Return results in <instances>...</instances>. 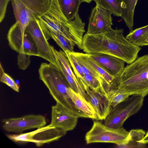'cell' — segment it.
<instances>
[{
  "instance_id": "1",
  "label": "cell",
  "mask_w": 148,
  "mask_h": 148,
  "mask_svg": "<svg viewBox=\"0 0 148 148\" xmlns=\"http://www.w3.org/2000/svg\"><path fill=\"white\" fill-rule=\"evenodd\" d=\"M123 29L111 30L94 34H86L83 36L82 49L88 54L103 53L119 58L128 64L137 58L141 50L127 40Z\"/></svg>"
},
{
  "instance_id": "2",
  "label": "cell",
  "mask_w": 148,
  "mask_h": 148,
  "mask_svg": "<svg viewBox=\"0 0 148 148\" xmlns=\"http://www.w3.org/2000/svg\"><path fill=\"white\" fill-rule=\"evenodd\" d=\"M39 19L49 30L63 36L82 49L85 23L78 13L74 20L68 21L61 10L58 0H51L48 10Z\"/></svg>"
},
{
  "instance_id": "3",
  "label": "cell",
  "mask_w": 148,
  "mask_h": 148,
  "mask_svg": "<svg viewBox=\"0 0 148 148\" xmlns=\"http://www.w3.org/2000/svg\"><path fill=\"white\" fill-rule=\"evenodd\" d=\"M115 81L118 91L144 97L148 94V54L137 58L125 67Z\"/></svg>"
},
{
  "instance_id": "4",
  "label": "cell",
  "mask_w": 148,
  "mask_h": 148,
  "mask_svg": "<svg viewBox=\"0 0 148 148\" xmlns=\"http://www.w3.org/2000/svg\"><path fill=\"white\" fill-rule=\"evenodd\" d=\"M39 79L56 101L79 117L86 118L75 106L68 93L70 88L61 69L49 63L41 64L38 70Z\"/></svg>"
},
{
  "instance_id": "5",
  "label": "cell",
  "mask_w": 148,
  "mask_h": 148,
  "mask_svg": "<svg viewBox=\"0 0 148 148\" xmlns=\"http://www.w3.org/2000/svg\"><path fill=\"white\" fill-rule=\"evenodd\" d=\"M16 22L22 34L32 20L39 18L48 10L51 0H10Z\"/></svg>"
},
{
  "instance_id": "6",
  "label": "cell",
  "mask_w": 148,
  "mask_h": 148,
  "mask_svg": "<svg viewBox=\"0 0 148 148\" xmlns=\"http://www.w3.org/2000/svg\"><path fill=\"white\" fill-rule=\"evenodd\" d=\"M144 98L141 96L132 95L112 108L104 120V125L115 129L123 127L125 121L140 109L143 104Z\"/></svg>"
},
{
  "instance_id": "7",
  "label": "cell",
  "mask_w": 148,
  "mask_h": 148,
  "mask_svg": "<svg viewBox=\"0 0 148 148\" xmlns=\"http://www.w3.org/2000/svg\"><path fill=\"white\" fill-rule=\"evenodd\" d=\"M66 132L49 124L29 132L8 134L7 137L13 142L20 143H32L37 147L57 141Z\"/></svg>"
},
{
  "instance_id": "8",
  "label": "cell",
  "mask_w": 148,
  "mask_h": 148,
  "mask_svg": "<svg viewBox=\"0 0 148 148\" xmlns=\"http://www.w3.org/2000/svg\"><path fill=\"white\" fill-rule=\"evenodd\" d=\"M129 132L123 127L115 129L106 126L99 121H94L91 128L86 134L87 144L95 143H108L118 145L127 138Z\"/></svg>"
},
{
  "instance_id": "9",
  "label": "cell",
  "mask_w": 148,
  "mask_h": 148,
  "mask_svg": "<svg viewBox=\"0 0 148 148\" xmlns=\"http://www.w3.org/2000/svg\"><path fill=\"white\" fill-rule=\"evenodd\" d=\"M25 31L31 36L35 43L38 51V56L59 68L52 46L47 41L48 39L39 19L36 18L31 21Z\"/></svg>"
},
{
  "instance_id": "10",
  "label": "cell",
  "mask_w": 148,
  "mask_h": 148,
  "mask_svg": "<svg viewBox=\"0 0 148 148\" xmlns=\"http://www.w3.org/2000/svg\"><path fill=\"white\" fill-rule=\"evenodd\" d=\"M7 39L11 48L17 52L38 56V51L32 38L25 30L23 35L17 23L10 28L7 34Z\"/></svg>"
},
{
  "instance_id": "11",
  "label": "cell",
  "mask_w": 148,
  "mask_h": 148,
  "mask_svg": "<svg viewBox=\"0 0 148 148\" xmlns=\"http://www.w3.org/2000/svg\"><path fill=\"white\" fill-rule=\"evenodd\" d=\"M2 122L3 128L6 132L21 133L27 130L45 126L47 120L42 115L29 114L19 117L4 119Z\"/></svg>"
},
{
  "instance_id": "12",
  "label": "cell",
  "mask_w": 148,
  "mask_h": 148,
  "mask_svg": "<svg viewBox=\"0 0 148 148\" xmlns=\"http://www.w3.org/2000/svg\"><path fill=\"white\" fill-rule=\"evenodd\" d=\"M79 118L61 104L56 102L51 107V120L49 125L66 132L75 127Z\"/></svg>"
},
{
  "instance_id": "13",
  "label": "cell",
  "mask_w": 148,
  "mask_h": 148,
  "mask_svg": "<svg viewBox=\"0 0 148 148\" xmlns=\"http://www.w3.org/2000/svg\"><path fill=\"white\" fill-rule=\"evenodd\" d=\"M111 14L108 10L96 5L92 10L86 34H99L111 30L112 25Z\"/></svg>"
},
{
  "instance_id": "14",
  "label": "cell",
  "mask_w": 148,
  "mask_h": 148,
  "mask_svg": "<svg viewBox=\"0 0 148 148\" xmlns=\"http://www.w3.org/2000/svg\"><path fill=\"white\" fill-rule=\"evenodd\" d=\"M83 88L86 92L88 101L95 110L97 120H104L112 108L109 99L100 88L96 90H91L86 85L83 86Z\"/></svg>"
},
{
  "instance_id": "15",
  "label": "cell",
  "mask_w": 148,
  "mask_h": 148,
  "mask_svg": "<svg viewBox=\"0 0 148 148\" xmlns=\"http://www.w3.org/2000/svg\"><path fill=\"white\" fill-rule=\"evenodd\" d=\"M89 54L101 67L115 78L119 75L125 68V62L116 57L103 53Z\"/></svg>"
},
{
  "instance_id": "16",
  "label": "cell",
  "mask_w": 148,
  "mask_h": 148,
  "mask_svg": "<svg viewBox=\"0 0 148 148\" xmlns=\"http://www.w3.org/2000/svg\"><path fill=\"white\" fill-rule=\"evenodd\" d=\"M68 93L76 107L86 118L97 120L95 110L89 101L84 99L79 93L75 92L70 88L68 89Z\"/></svg>"
},
{
  "instance_id": "17",
  "label": "cell",
  "mask_w": 148,
  "mask_h": 148,
  "mask_svg": "<svg viewBox=\"0 0 148 148\" xmlns=\"http://www.w3.org/2000/svg\"><path fill=\"white\" fill-rule=\"evenodd\" d=\"M145 134L143 130L134 129L129 132L128 136L125 140L119 145V148H145L146 144L139 142L142 140Z\"/></svg>"
},
{
  "instance_id": "18",
  "label": "cell",
  "mask_w": 148,
  "mask_h": 148,
  "mask_svg": "<svg viewBox=\"0 0 148 148\" xmlns=\"http://www.w3.org/2000/svg\"><path fill=\"white\" fill-rule=\"evenodd\" d=\"M61 10L68 21L74 20L78 13L79 6L84 0H58Z\"/></svg>"
},
{
  "instance_id": "19",
  "label": "cell",
  "mask_w": 148,
  "mask_h": 148,
  "mask_svg": "<svg viewBox=\"0 0 148 148\" xmlns=\"http://www.w3.org/2000/svg\"><path fill=\"white\" fill-rule=\"evenodd\" d=\"M138 0H122L121 17L130 32L134 26V16L136 5Z\"/></svg>"
},
{
  "instance_id": "20",
  "label": "cell",
  "mask_w": 148,
  "mask_h": 148,
  "mask_svg": "<svg viewBox=\"0 0 148 148\" xmlns=\"http://www.w3.org/2000/svg\"><path fill=\"white\" fill-rule=\"evenodd\" d=\"M52 49L67 72L76 84L79 90V93L84 99L88 101L86 92L78 81L75 75L73 73L70 64L65 52L61 50H60L59 51H58L53 47Z\"/></svg>"
},
{
  "instance_id": "21",
  "label": "cell",
  "mask_w": 148,
  "mask_h": 148,
  "mask_svg": "<svg viewBox=\"0 0 148 148\" xmlns=\"http://www.w3.org/2000/svg\"><path fill=\"white\" fill-rule=\"evenodd\" d=\"M41 23L48 39L51 38L53 39L64 52L67 51H73L74 47L76 45L75 43L61 34L49 30Z\"/></svg>"
},
{
  "instance_id": "22",
  "label": "cell",
  "mask_w": 148,
  "mask_h": 148,
  "mask_svg": "<svg viewBox=\"0 0 148 148\" xmlns=\"http://www.w3.org/2000/svg\"><path fill=\"white\" fill-rule=\"evenodd\" d=\"M148 37V25L130 32L125 38L133 44L140 47L143 46Z\"/></svg>"
},
{
  "instance_id": "23",
  "label": "cell",
  "mask_w": 148,
  "mask_h": 148,
  "mask_svg": "<svg viewBox=\"0 0 148 148\" xmlns=\"http://www.w3.org/2000/svg\"><path fill=\"white\" fill-rule=\"evenodd\" d=\"M81 53L85 60L99 74L101 77L108 84L114 88V81L115 78L108 73L101 67L90 57L88 54Z\"/></svg>"
},
{
  "instance_id": "24",
  "label": "cell",
  "mask_w": 148,
  "mask_h": 148,
  "mask_svg": "<svg viewBox=\"0 0 148 148\" xmlns=\"http://www.w3.org/2000/svg\"><path fill=\"white\" fill-rule=\"evenodd\" d=\"M96 5L110 12L114 16L121 17L122 15V0H92Z\"/></svg>"
},
{
  "instance_id": "25",
  "label": "cell",
  "mask_w": 148,
  "mask_h": 148,
  "mask_svg": "<svg viewBox=\"0 0 148 148\" xmlns=\"http://www.w3.org/2000/svg\"><path fill=\"white\" fill-rule=\"evenodd\" d=\"M65 52L71 65L73 69L76 77L83 88V86L84 85H87L86 84L85 82V75L83 72L81 66L77 62L72 52L67 51Z\"/></svg>"
},
{
  "instance_id": "26",
  "label": "cell",
  "mask_w": 148,
  "mask_h": 148,
  "mask_svg": "<svg viewBox=\"0 0 148 148\" xmlns=\"http://www.w3.org/2000/svg\"><path fill=\"white\" fill-rule=\"evenodd\" d=\"M54 53L58 66L62 72L70 87L75 92L79 93L78 88L75 81L67 72L62 64L59 60L55 53Z\"/></svg>"
},
{
  "instance_id": "27",
  "label": "cell",
  "mask_w": 148,
  "mask_h": 148,
  "mask_svg": "<svg viewBox=\"0 0 148 148\" xmlns=\"http://www.w3.org/2000/svg\"><path fill=\"white\" fill-rule=\"evenodd\" d=\"M130 96L128 94L119 92L116 88H115L113 94L109 99L111 106L112 108L114 107L128 98Z\"/></svg>"
},
{
  "instance_id": "28",
  "label": "cell",
  "mask_w": 148,
  "mask_h": 148,
  "mask_svg": "<svg viewBox=\"0 0 148 148\" xmlns=\"http://www.w3.org/2000/svg\"><path fill=\"white\" fill-rule=\"evenodd\" d=\"M0 81L17 92H19V88L14 80L7 74L3 73L0 75Z\"/></svg>"
},
{
  "instance_id": "29",
  "label": "cell",
  "mask_w": 148,
  "mask_h": 148,
  "mask_svg": "<svg viewBox=\"0 0 148 148\" xmlns=\"http://www.w3.org/2000/svg\"><path fill=\"white\" fill-rule=\"evenodd\" d=\"M85 80L86 84L92 90H96L101 87L100 80L92 75H85Z\"/></svg>"
},
{
  "instance_id": "30",
  "label": "cell",
  "mask_w": 148,
  "mask_h": 148,
  "mask_svg": "<svg viewBox=\"0 0 148 148\" xmlns=\"http://www.w3.org/2000/svg\"><path fill=\"white\" fill-rule=\"evenodd\" d=\"M30 56L21 53H18V65L20 69L25 70L28 67L30 63Z\"/></svg>"
},
{
  "instance_id": "31",
  "label": "cell",
  "mask_w": 148,
  "mask_h": 148,
  "mask_svg": "<svg viewBox=\"0 0 148 148\" xmlns=\"http://www.w3.org/2000/svg\"><path fill=\"white\" fill-rule=\"evenodd\" d=\"M10 0H0V22L4 19L9 2Z\"/></svg>"
},
{
  "instance_id": "32",
  "label": "cell",
  "mask_w": 148,
  "mask_h": 148,
  "mask_svg": "<svg viewBox=\"0 0 148 148\" xmlns=\"http://www.w3.org/2000/svg\"><path fill=\"white\" fill-rule=\"evenodd\" d=\"M139 142L145 144H148V131L145 134L142 140Z\"/></svg>"
},
{
  "instance_id": "33",
  "label": "cell",
  "mask_w": 148,
  "mask_h": 148,
  "mask_svg": "<svg viewBox=\"0 0 148 148\" xmlns=\"http://www.w3.org/2000/svg\"><path fill=\"white\" fill-rule=\"evenodd\" d=\"M148 46V37L145 41L143 46Z\"/></svg>"
},
{
  "instance_id": "34",
  "label": "cell",
  "mask_w": 148,
  "mask_h": 148,
  "mask_svg": "<svg viewBox=\"0 0 148 148\" xmlns=\"http://www.w3.org/2000/svg\"><path fill=\"white\" fill-rule=\"evenodd\" d=\"M84 2H85L87 3H90L91 2L92 0H84Z\"/></svg>"
}]
</instances>
